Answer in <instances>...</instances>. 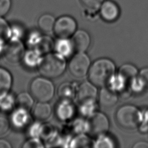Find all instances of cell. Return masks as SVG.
Instances as JSON below:
<instances>
[{
  "mask_svg": "<svg viewBox=\"0 0 148 148\" xmlns=\"http://www.w3.org/2000/svg\"><path fill=\"white\" fill-rule=\"evenodd\" d=\"M115 65L109 59L100 58L96 60L90 67V82L97 87H103L109 84L115 73Z\"/></svg>",
  "mask_w": 148,
  "mask_h": 148,
  "instance_id": "obj_1",
  "label": "cell"
},
{
  "mask_svg": "<svg viewBox=\"0 0 148 148\" xmlns=\"http://www.w3.org/2000/svg\"><path fill=\"white\" fill-rule=\"evenodd\" d=\"M40 74L47 78H56L61 75L66 67L64 57L58 53H49L42 57L39 65Z\"/></svg>",
  "mask_w": 148,
  "mask_h": 148,
  "instance_id": "obj_2",
  "label": "cell"
},
{
  "mask_svg": "<svg viewBox=\"0 0 148 148\" xmlns=\"http://www.w3.org/2000/svg\"><path fill=\"white\" fill-rule=\"evenodd\" d=\"M116 119L118 124L121 127L132 130L136 128L140 124L143 116L140 111L135 106L125 105L117 110Z\"/></svg>",
  "mask_w": 148,
  "mask_h": 148,
  "instance_id": "obj_3",
  "label": "cell"
},
{
  "mask_svg": "<svg viewBox=\"0 0 148 148\" xmlns=\"http://www.w3.org/2000/svg\"><path fill=\"white\" fill-rule=\"evenodd\" d=\"M30 92L34 98L40 102L50 101L54 94V86L47 77H36L31 83Z\"/></svg>",
  "mask_w": 148,
  "mask_h": 148,
  "instance_id": "obj_4",
  "label": "cell"
},
{
  "mask_svg": "<svg viewBox=\"0 0 148 148\" xmlns=\"http://www.w3.org/2000/svg\"><path fill=\"white\" fill-rule=\"evenodd\" d=\"M77 23L71 16H62L58 18L53 28L54 34L58 38L67 39L76 32Z\"/></svg>",
  "mask_w": 148,
  "mask_h": 148,
  "instance_id": "obj_5",
  "label": "cell"
},
{
  "mask_svg": "<svg viewBox=\"0 0 148 148\" xmlns=\"http://www.w3.org/2000/svg\"><path fill=\"white\" fill-rule=\"evenodd\" d=\"M90 67V59L84 52H78L75 54L71 60L68 66L71 73L76 77H82L85 76Z\"/></svg>",
  "mask_w": 148,
  "mask_h": 148,
  "instance_id": "obj_6",
  "label": "cell"
},
{
  "mask_svg": "<svg viewBox=\"0 0 148 148\" xmlns=\"http://www.w3.org/2000/svg\"><path fill=\"white\" fill-rule=\"evenodd\" d=\"M87 131L93 135L105 134L109 128V121L105 114L94 112L88 116L87 121Z\"/></svg>",
  "mask_w": 148,
  "mask_h": 148,
  "instance_id": "obj_7",
  "label": "cell"
},
{
  "mask_svg": "<svg viewBox=\"0 0 148 148\" xmlns=\"http://www.w3.org/2000/svg\"><path fill=\"white\" fill-rule=\"evenodd\" d=\"M24 53L23 43L19 39H11L5 45L3 51L7 61L13 64L23 60Z\"/></svg>",
  "mask_w": 148,
  "mask_h": 148,
  "instance_id": "obj_8",
  "label": "cell"
},
{
  "mask_svg": "<svg viewBox=\"0 0 148 148\" xmlns=\"http://www.w3.org/2000/svg\"><path fill=\"white\" fill-rule=\"evenodd\" d=\"M102 18L108 22L117 20L120 15V8L117 4L111 0L104 1L99 9Z\"/></svg>",
  "mask_w": 148,
  "mask_h": 148,
  "instance_id": "obj_9",
  "label": "cell"
},
{
  "mask_svg": "<svg viewBox=\"0 0 148 148\" xmlns=\"http://www.w3.org/2000/svg\"><path fill=\"white\" fill-rule=\"evenodd\" d=\"M97 95L96 86L91 82H84L79 87L77 92V98L80 103L95 101Z\"/></svg>",
  "mask_w": 148,
  "mask_h": 148,
  "instance_id": "obj_10",
  "label": "cell"
},
{
  "mask_svg": "<svg viewBox=\"0 0 148 148\" xmlns=\"http://www.w3.org/2000/svg\"><path fill=\"white\" fill-rule=\"evenodd\" d=\"M72 43L73 49L77 52H84L88 48L90 44L89 34L84 30L76 31L72 35Z\"/></svg>",
  "mask_w": 148,
  "mask_h": 148,
  "instance_id": "obj_11",
  "label": "cell"
},
{
  "mask_svg": "<svg viewBox=\"0 0 148 148\" xmlns=\"http://www.w3.org/2000/svg\"><path fill=\"white\" fill-rule=\"evenodd\" d=\"M29 120L28 110L17 108L11 114L10 124L16 129L23 128Z\"/></svg>",
  "mask_w": 148,
  "mask_h": 148,
  "instance_id": "obj_12",
  "label": "cell"
},
{
  "mask_svg": "<svg viewBox=\"0 0 148 148\" xmlns=\"http://www.w3.org/2000/svg\"><path fill=\"white\" fill-rule=\"evenodd\" d=\"M75 109L70 100L62 99L56 109V114L57 117L62 121L70 119L73 116Z\"/></svg>",
  "mask_w": 148,
  "mask_h": 148,
  "instance_id": "obj_13",
  "label": "cell"
},
{
  "mask_svg": "<svg viewBox=\"0 0 148 148\" xmlns=\"http://www.w3.org/2000/svg\"><path fill=\"white\" fill-rule=\"evenodd\" d=\"M99 101L100 104L106 108L112 107L117 101V95L116 91L110 87H103L100 91L99 94Z\"/></svg>",
  "mask_w": 148,
  "mask_h": 148,
  "instance_id": "obj_14",
  "label": "cell"
},
{
  "mask_svg": "<svg viewBox=\"0 0 148 148\" xmlns=\"http://www.w3.org/2000/svg\"><path fill=\"white\" fill-rule=\"evenodd\" d=\"M51 112L50 106L47 102H39L35 105L33 109L32 114L34 117L39 121L47 119Z\"/></svg>",
  "mask_w": 148,
  "mask_h": 148,
  "instance_id": "obj_15",
  "label": "cell"
},
{
  "mask_svg": "<svg viewBox=\"0 0 148 148\" xmlns=\"http://www.w3.org/2000/svg\"><path fill=\"white\" fill-rule=\"evenodd\" d=\"M12 82L11 73L6 69L0 67V97L9 92Z\"/></svg>",
  "mask_w": 148,
  "mask_h": 148,
  "instance_id": "obj_16",
  "label": "cell"
},
{
  "mask_svg": "<svg viewBox=\"0 0 148 148\" xmlns=\"http://www.w3.org/2000/svg\"><path fill=\"white\" fill-rule=\"evenodd\" d=\"M41 54L42 53L37 49L25 52L23 58L25 65L30 68L39 66L42 58Z\"/></svg>",
  "mask_w": 148,
  "mask_h": 148,
  "instance_id": "obj_17",
  "label": "cell"
},
{
  "mask_svg": "<svg viewBox=\"0 0 148 148\" xmlns=\"http://www.w3.org/2000/svg\"><path fill=\"white\" fill-rule=\"evenodd\" d=\"M55 18L49 13L42 14L38 19V24L39 29L44 32H50L53 31L55 24Z\"/></svg>",
  "mask_w": 148,
  "mask_h": 148,
  "instance_id": "obj_18",
  "label": "cell"
},
{
  "mask_svg": "<svg viewBox=\"0 0 148 148\" xmlns=\"http://www.w3.org/2000/svg\"><path fill=\"white\" fill-rule=\"evenodd\" d=\"M54 47L57 53L64 57H68L72 53L73 49L72 42L67 39L59 38Z\"/></svg>",
  "mask_w": 148,
  "mask_h": 148,
  "instance_id": "obj_19",
  "label": "cell"
},
{
  "mask_svg": "<svg viewBox=\"0 0 148 148\" xmlns=\"http://www.w3.org/2000/svg\"><path fill=\"white\" fill-rule=\"evenodd\" d=\"M125 81L131 82V80L136 77L138 70L132 64H125L123 65L119 70L118 73Z\"/></svg>",
  "mask_w": 148,
  "mask_h": 148,
  "instance_id": "obj_20",
  "label": "cell"
},
{
  "mask_svg": "<svg viewBox=\"0 0 148 148\" xmlns=\"http://www.w3.org/2000/svg\"><path fill=\"white\" fill-rule=\"evenodd\" d=\"M34 103L33 97L26 92H22L16 97V105L20 108L29 110Z\"/></svg>",
  "mask_w": 148,
  "mask_h": 148,
  "instance_id": "obj_21",
  "label": "cell"
},
{
  "mask_svg": "<svg viewBox=\"0 0 148 148\" xmlns=\"http://www.w3.org/2000/svg\"><path fill=\"white\" fill-rule=\"evenodd\" d=\"M58 94L62 99L71 100L75 94L74 86L70 83H64L58 87Z\"/></svg>",
  "mask_w": 148,
  "mask_h": 148,
  "instance_id": "obj_22",
  "label": "cell"
},
{
  "mask_svg": "<svg viewBox=\"0 0 148 148\" xmlns=\"http://www.w3.org/2000/svg\"><path fill=\"white\" fill-rule=\"evenodd\" d=\"M16 104V98L9 93L0 97V109L5 112L11 110Z\"/></svg>",
  "mask_w": 148,
  "mask_h": 148,
  "instance_id": "obj_23",
  "label": "cell"
},
{
  "mask_svg": "<svg viewBox=\"0 0 148 148\" xmlns=\"http://www.w3.org/2000/svg\"><path fill=\"white\" fill-rule=\"evenodd\" d=\"M11 28L8 22L0 16V40L5 42L10 37Z\"/></svg>",
  "mask_w": 148,
  "mask_h": 148,
  "instance_id": "obj_24",
  "label": "cell"
},
{
  "mask_svg": "<svg viewBox=\"0 0 148 148\" xmlns=\"http://www.w3.org/2000/svg\"><path fill=\"white\" fill-rule=\"evenodd\" d=\"M83 6L91 12H96L100 8L104 0H80Z\"/></svg>",
  "mask_w": 148,
  "mask_h": 148,
  "instance_id": "obj_25",
  "label": "cell"
},
{
  "mask_svg": "<svg viewBox=\"0 0 148 148\" xmlns=\"http://www.w3.org/2000/svg\"><path fill=\"white\" fill-rule=\"evenodd\" d=\"M94 147H114V144L112 140L110 138L104 135V134H102L98 136V139L95 142Z\"/></svg>",
  "mask_w": 148,
  "mask_h": 148,
  "instance_id": "obj_26",
  "label": "cell"
},
{
  "mask_svg": "<svg viewBox=\"0 0 148 148\" xmlns=\"http://www.w3.org/2000/svg\"><path fill=\"white\" fill-rule=\"evenodd\" d=\"M53 45L50 38L47 36L42 38L37 45V49L41 53H46L49 51L52 48Z\"/></svg>",
  "mask_w": 148,
  "mask_h": 148,
  "instance_id": "obj_27",
  "label": "cell"
},
{
  "mask_svg": "<svg viewBox=\"0 0 148 148\" xmlns=\"http://www.w3.org/2000/svg\"><path fill=\"white\" fill-rule=\"evenodd\" d=\"M125 83V81L118 74L116 76L114 75L113 76L109 84H110V88L116 91L124 88Z\"/></svg>",
  "mask_w": 148,
  "mask_h": 148,
  "instance_id": "obj_28",
  "label": "cell"
},
{
  "mask_svg": "<svg viewBox=\"0 0 148 148\" xmlns=\"http://www.w3.org/2000/svg\"><path fill=\"white\" fill-rule=\"evenodd\" d=\"M95 101L93 102H88L81 103V113L85 116H90L92 113H94V110H95Z\"/></svg>",
  "mask_w": 148,
  "mask_h": 148,
  "instance_id": "obj_29",
  "label": "cell"
},
{
  "mask_svg": "<svg viewBox=\"0 0 148 148\" xmlns=\"http://www.w3.org/2000/svg\"><path fill=\"white\" fill-rule=\"evenodd\" d=\"M11 6V0H0V16L6 15L10 11Z\"/></svg>",
  "mask_w": 148,
  "mask_h": 148,
  "instance_id": "obj_30",
  "label": "cell"
},
{
  "mask_svg": "<svg viewBox=\"0 0 148 148\" xmlns=\"http://www.w3.org/2000/svg\"><path fill=\"white\" fill-rule=\"evenodd\" d=\"M43 145L41 142L37 138H32L27 140L23 145V147L25 148H35V147H42Z\"/></svg>",
  "mask_w": 148,
  "mask_h": 148,
  "instance_id": "obj_31",
  "label": "cell"
},
{
  "mask_svg": "<svg viewBox=\"0 0 148 148\" xmlns=\"http://www.w3.org/2000/svg\"><path fill=\"white\" fill-rule=\"evenodd\" d=\"M10 126L8 119L3 116H0V136L6 134Z\"/></svg>",
  "mask_w": 148,
  "mask_h": 148,
  "instance_id": "obj_32",
  "label": "cell"
},
{
  "mask_svg": "<svg viewBox=\"0 0 148 148\" xmlns=\"http://www.w3.org/2000/svg\"><path fill=\"white\" fill-rule=\"evenodd\" d=\"M42 127L39 123H35L32 124L29 130L28 133L32 138H36L41 134Z\"/></svg>",
  "mask_w": 148,
  "mask_h": 148,
  "instance_id": "obj_33",
  "label": "cell"
},
{
  "mask_svg": "<svg viewBox=\"0 0 148 148\" xmlns=\"http://www.w3.org/2000/svg\"><path fill=\"white\" fill-rule=\"evenodd\" d=\"M41 36L39 34L36 32H34L30 34L28 38L27 42L30 46H37L39 41L41 39Z\"/></svg>",
  "mask_w": 148,
  "mask_h": 148,
  "instance_id": "obj_34",
  "label": "cell"
},
{
  "mask_svg": "<svg viewBox=\"0 0 148 148\" xmlns=\"http://www.w3.org/2000/svg\"><path fill=\"white\" fill-rule=\"evenodd\" d=\"M138 77L141 80L144 86L148 88V67L143 68L140 71Z\"/></svg>",
  "mask_w": 148,
  "mask_h": 148,
  "instance_id": "obj_35",
  "label": "cell"
},
{
  "mask_svg": "<svg viewBox=\"0 0 148 148\" xmlns=\"http://www.w3.org/2000/svg\"><path fill=\"white\" fill-rule=\"evenodd\" d=\"M88 138L84 136H80L75 141V145L73 146L74 147H81V146H86V144H87L88 142Z\"/></svg>",
  "mask_w": 148,
  "mask_h": 148,
  "instance_id": "obj_36",
  "label": "cell"
},
{
  "mask_svg": "<svg viewBox=\"0 0 148 148\" xmlns=\"http://www.w3.org/2000/svg\"><path fill=\"white\" fill-rule=\"evenodd\" d=\"M134 148H148V142L140 141L136 143L134 146Z\"/></svg>",
  "mask_w": 148,
  "mask_h": 148,
  "instance_id": "obj_37",
  "label": "cell"
},
{
  "mask_svg": "<svg viewBox=\"0 0 148 148\" xmlns=\"http://www.w3.org/2000/svg\"><path fill=\"white\" fill-rule=\"evenodd\" d=\"M10 147H12V146L8 140L3 139H0V148H10Z\"/></svg>",
  "mask_w": 148,
  "mask_h": 148,
  "instance_id": "obj_38",
  "label": "cell"
},
{
  "mask_svg": "<svg viewBox=\"0 0 148 148\" xmlns=\"http://www.w3.org/2000/svg\"><path fill=\"white\" fill-rule=\"evenodd\" d=\"M145 120H146V123L145 124H147L148 125V109L146 110V113H145Z\"/></svg>",
  "mask_w": 148,
  "mask_h": 148,
  "instance_id": "obj_39",
  "label": "cell"
}]
</instances>
